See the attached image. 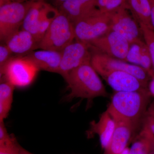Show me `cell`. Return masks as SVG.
Returning a JSON list of instances; mask_svg holds the SVG:
<instances>
[{"label": "cell", "instance_id": "obj_17", "mask_svg": "<svg viewBox=\"0 0 154 154\" xmlns=\"http://www.w3.org/2000/svg\"><path fill=\"white\" fill-rule=\"evenodd\" d=\"M97 0H67L59 11L66 15L72 23L94 10Z\"/></svg>", "mask_w": 154, "mask_h": 154}, {"label": "cell", "instance_id": "obj_26", "mask_svg": "<svg viewBox=\"0 0 154 154\" xmlns=\"http://www.w3.org/2000/svg\"><path fill=\"white\" fill-rule=\"evenodd\" d=\"M143 116V127L154 135V101L148 107Z\"/></svg>", "mask_w": 154, "mask_h": 154}, {"label": "cell", "instance_id": "obj_18", "mask_svg": "<svg viewBox=\"0 0 154 154\" xmlns=\"http://www.w3.org/2000/svg\"><path fill=\"white\" fill-rule=\"evenodd\" d=\"M43 0L33 1L25 16L22 25V29L31 33L39 43L38 40V25L42 9L44 5Z\"/></svg>", "mask_w": 154, "mask_h": 154}, {"label": "cell", "instance_id": "obj_32", "mask_svg": "<svg viewBox=\"0 0 154 154\" xmlns=\"http://www.w3.org/2000/svg\"><path fill=\"white\" fill-rule=\"evenodd\" d=\"M20 154H33L31 153V152L28 151L27 150L23 148L22 147H21V152H20Z\"/></svg>", "mask_w": 154, "mask_h": 154}, {"label": "cell", "instance_id": "obj_21", "mask_svg": "<svg viewBox=\"0 0 154 154\" xmlns=\"http://www.w3.org/2000/svg\"><path fill=\"white\" fill-rule=\"evenodd\" d=\"M130 4L139 25L143 24L154 30L151 18V7L149 0H129Z\"/></svg>", "mask_w": 154, "mask_h": 154}, {"label": "cell", "instance_id": "obj_30", "mask_svg": "<svg viewBox=\"0 0 154 154\" xmlns=\"http://www.w3.org/2000/svg\"><path fill=\"white\" fill-rule=\"evenodd\" d=\"M151 7V18L153 28L154 29V0H149Z\"/></svg>", "mask_w": 154, "mask_h": 154}, {"label": "cell", "instance_id": "obj_33", "mask_svg": "<svg viewBox=\"0 0 154 154\" xmlns=\"http://www.w3.org/2000/svg\"><path fill=\"white\" fill-rule=\"evenodd\" d=\"M13 2H26L27 0H12Z\"/></svg>", "mask_w": 154, "mask_h": 154}, {"label": "cell", "instance_id": "obj_6", "mask_svg": "<svg viewBox=\"0 0 154 154\" xmlns=\"http://www.w3.org/2000/svg\"><path fill=\"white\" fill-rule=\"evenodd\" d=\"M91 54V65L100 75L114 71L127 72L136 77L148 88L152 77L148 72L141 67L96 51H92Z\"/></svg>", "mask_w": 154, "mask_h": 154}, {"label": "cell", "instance_id": "obj_35", "mask_svg": "<svg viewBox=\"0 0 154 154\" xmlns=\"http://www.w3.org/2000/svg\"><path fill=\"white\" fill-rule=\"evenodd\" d=\"M33 1H39V0H33Z\"/></svg>", "mask_w": 154, "mask_h": 154}, {"label": "cell", "instance_id": "obj_20", "mask_svg": "<svg viewBox=\"0 0 154 154\" xmlns=\"http://www.w3.org/2000/svg\"><path fill=\"white\" fill-rule=\"evenodd\" d=\"M15 87L5 80H1L0 84V122L4 121L8 116L13 102Z\"/></svg>", "mask_w": 154, "mask_h": 154}, {"label": "cell", "instance_id": "obj_5", "mask_svg": "<svg viewBox=\"0 0 154 154\" xmlns=\"http://www.w3.org/2000/svg\"><path fill=\"white\" fill-rule=\"evenodd\" d=\"M39 71L26 57H14L0 70L1 80H5L15 88H25L33 82Z\"/></svg>", "mask_w": 154, "mask_h": 154}, {"label": "cell", "instance_id": "obj_27", "mask_svg": "<svg viewBox=\"0 0 154 154\" xmlns=\"http://www.w3.org/2000/svg\"><path fill=\"white\" fill-rule=\"evenodd\" d=\"M13 54L5 43L0 45V70L2 69L14 56Z\"/></svg>", "mask_w": 154, "mask_h": 154}, {"label": "cell", "instance_id": "obj_9", "mask_svg": "<svg viewBox=\"0 0 154 154\" xmlns=\"http://www.w3.org/2000/svg\"><path fill=\"white\" fill-rule=\"evenodd\" d=\"M62 57L59 73L64 78L69 72L91 62V50L88 43L76 40L61 51Z\"/></svg>", "mask_w": 154, "mask_h": 154}, {"label": "cell", "instance_id": "obj_24", "mask_svg": "<svg viewBox=\"0 0 154 154\" xmlns=\"http://www.w3.org/2000/svg\"><path fill=\"white\" fill-rule=\"evenodd\" d=\"M124 0H97L96 5L100 11L106 13H112L120 8Z\"/></svg>", "mask_w": 154, "mask_h": 154}, {"label": "cell", "instance_id": "obj_15", "mask_svg": "<svg viewBox=\"0 0 154 154\" xmlns=\"http://www.w3.org/2000/svg\"><path fill=\"white\" fill-rule=\"evenodd\" d=\"M115 128L116 122L114 119L106 110L101 116L98 122H91L88 134L89 137L94 134H98L101 146L105 150L110 143Z\"/></svg>", "mask_w": 154, "mask_h": 154}, {"label": "cell", "instance_id": "obj_14", "mask_svg": "<svg viewBox=\"0 0 154 154\" xmlns=\"http://www.w3.org/2000/svg\"><path fill=\"white\" fill-rule=\"evenodd\" d=\"M25 57L33 62L39 70L59 73L61 51L41 49L32 51Z\"/></svg>", "mask_w": 154, "mask_h": 154}, {"label": "cell", "instance_id": "obj_34", "mask_svg": "<svg viewBox=\"0 0 154 154\" xmlns=\"http://www.w3.org/2000/svg\"><path fill=\"white\" fill-rule=\"evenodd\" d=\"M149 154H154V150L152 152H151Z\"/></svg>", "mask_w": 154, "mask_h": 154}, {"label": "cell", "instance_id": "obj_28", "mask_svg": "<svg viewBox=\"0 0 154 154\" xmlns=\"http://www.w3.org/2000/svg\"><path fill=\"white\" fill-rule=\"evenodd\" d=\"M13 137L8 132L4 121L0 122V144L5 143L11 140Z\"/></svg>", "mask_w": 154, "mask_h": 154}, {"label": "cell", "instance_id": "obj_22", "mask_svg": "<svg viewBox=\"0 0 154 154\" xmlns=\"http://www.w3.org/2000/svg\"><path fill=\"white\" fill-rule=\"evenodd\" d=\"M59 10L45 2L42 9L38 25V40L39 42L44 36L53 21L59 14Z\"/></svg>", "mask_w": 154, "mask_h": 154}, {"label": "cell", "instance_id": "obj_8", "mask_svg": "<svg viewBox=\"0 0 154 154\" xmlns=\"http://www.w3.org/2000/svg\"><path fill=\"white\" fill-rule=\"evenodd\" d=\"M88 44L92 51L125 62L130 45L124 37L113 30Z\"/></svg>", "mask_w": 154, "mask_h": 154}, {"label": "cell", "instance_id": "obj_11", "mask_svg": "<svg viewBox=\"0 0 154 154\" xmlns=\"http://www.w3.org/2000/svg\"><path fill=\"white\" fill-rule=\"evenodd\" d=\"M102 77L116 92H130L148 88L136 77L127 72L114 71Z\"/></svg>", "mask_w": 154, "mask_h": 154}, {"label": "cell", "instance_id": "obj_23", "mask_svg": "<svg viewBox=\"0 0 154 154\" xmlns=\"http://www.w3.org/2000/svg\"><path fill=\"white\" fill-rule=\"evenodd\" d=\"M143 39L149 51L151 57L153 70L154 72V30L145 25L140 24Z\"/></svg>", "mask_w": 154, "mask_h": 154}, {"label": "cell", "instance_id": "obj_2", "mask_svg": "<svg viewBox=\"0 0 154 154\" xmlns=\"http://www.w3.org/2000/svg\"><path fill=\"white\" fill-rule=\"evenodd\" d=\"M63 78L69 89L67 100L75 98L93 99L108 96L105 86L91 62L72 70Z\"/></svg>", "mask_w": 154, "mask_h": 154}, {"label": "cell", "instance_id": "obj_31", "mask_svg": "<svg viewBox=\"0 0 154 154\" xmlns=\"http://www.w3.org/2000/svg\"><path fill=\"white\" fill-rule=\"evenodd\" d=\"M67 0H54V4L57 7L59 8L60 6L63 4Z\"/></svg>", "mask_w": 154, "mask_h": 154}, {"label": "cell", "instance_id": "obj_29", "mask_svg": "<svg viewBox=\"0 0 154 154\" xmlns=\"http://www.w3.org/2000/svg\"><path fill=\"white\" fill-rule=\"evenodd\" d=\"M148 89L151 96L154 97V75L152 76L151 79L149 83Z\"/></svg>", "mask_w": 154, "mask_h": 154}, {"label": "cell", "instance_id": "obj_4", "mask_svg": "<svg viewBox=\"0 0 154 154\" xmlns=\"http://www.w3.org/2000/svg\"><path fill=\"white\" fill-rule=\"evenodd\" d=\"M75 39L72 22L60 12L39 42L38 48L61 51Z\"/></svg>", "mask_w": 154, "mask_h": 154}, {"label": "cell", "instance_id": "obj_3", "mask_svg": "<svg viewBox=\"0 0 154 154\" xmlns=\"http://www.w3.org/2000/svg\"><path fill=\"white\" fill-rule=\"evenodd\" d=\"M111 13L94 9L73 23L75 39L88 43L110 30Z\"/></svg>", "mask_w": 154, "mask_h": 154}, {"label": "cell", "instance_id": "obj_7", "mask_svg": "<svg viewBox=\"0 0 154 154\" xmlns=\"http://www.w3.org/2000/svg\"><path fill=\"white\" fill-rule=\"evenodd\" d=\"M33 1H11L0 5V40L2 43H5L10 36L20 30Z\"/></svg>", "mask_w": 154, "mask_h": 154}, {"label": "cell", "instance_id": "obj_25", "mask_svg": "<svg viewBox=\"0 0 154 154\" xmlns=\"http://www.w3.org/2000/svg\"><path fill=\"white\" fill-rule=\"evenodd\" d=\"M21 147L13 137L11 140L0 144V154H20Z\"/></svg>", "mask_w": 154, "mask_h": 154}, {"label": "cell", "instance_id": "obj_1", "mask_svg": "<svg viewBox=\"0 0 154 154\" xmlns=\"http://www.w3.org/2000/svg\"><path fill=\"white\" fill-rule=\"evenodd\" d=\"M151 96L148 88L130 92H116L107 110L114 120L128 122L135 126L146 113Z\"/></svg>", "mask_w": 154, "mask_h": 154}, {"label": "cell", "instance_id": "obj_13", "mask_svg": "<svg viewBox=\"0 0 154 154\" xmlns=\"http://www.w3.org/2000/svg\"><path fill=\"white\" fill-rule=\"evenodd\" d=\"M116 128L109 145L104 154H122L127 148L134 125L130 122L114 120Z\"/></svg>", "mask_w": 154, "mask_h": 154}, {"label": "cell", "instance_id": "obj_19", "mask_svg": "<svg viewBox=\"0 0 154 154\" xmlns=\"http://www.w3.org/2000/svg\"><path fill=\"white\" fill-rule=\"evenodd\" d=\"M154 150V135L143 127L131 147L128 149V154H149Z\"/></svg>", "mask_w": 154, "mask_h": 154}, {"label": "cell", "instance_id": "obj_16", "mask_svg": "<svg viewBox=\"0 0 154 154\" xmlns=\"http://www.w3.org/2000/svg\"><path fill=\"white\" fill-rule=\"evenodd\" d=\"M125 62L141 67L151 77L154 75L150 54L144 40L130 44Z\"/></svg>", "mask_w": 154, "mask_h": 154}, {"label": "cell", "instance_id": "obj_10", "mask_svg": "<svg viewBox=\"0 0 154 154\" xmlns=\"http://www.w3.org/2000/svg\"><path fill=\"white\" fill-rule=\"evenodd\" d=\"M110 30L124 37L130 44L143 40V38L140 26L125 13L123 9H119L111 13Z\"/></svg>", "mask_w": 154, "mask_h": 154}, {"label": "cell", "instance_id": "obj_12", "mask_svg": "<svg viewBox=\"0 0 154 154\" xmlns=\"http://www.w3.org/2000/svg\"><path fill=\"white\" fill-rule=\"evenodd\" d=\"M5 43L17 56L28 55L38 48L39 44L33 35L22 29L10 36Z\"/></svg>", "mask_w": 154, "mask_h": 154}]
</instances>
